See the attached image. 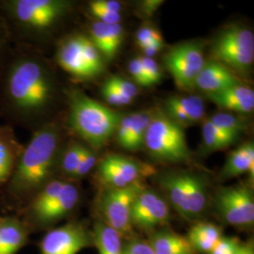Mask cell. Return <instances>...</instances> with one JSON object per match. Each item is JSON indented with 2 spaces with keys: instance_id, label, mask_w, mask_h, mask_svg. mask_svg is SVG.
Here are the masks:
<instances>
[{
  "instance_id": "obj_23",
  "label": "cell",
  "mask_w": 254,
  "mask_h": 254,
  "mask_svg": "<svg viewBox=\"0 0 254 254\" xmlns=\"http://www.w3.org/2000/svg\"><path fill=\"white\" fill-rule=\"evenodd\" d=\"M149 243L154 254H195L187 236L172 230H157L152 233Z\"/></svg>"
},
{
  "instance_id": "obj_20",
  "label": "cell",
  "mask_w": 254,
  "mask_h": 254,
  "mask_svg": "<svg viewBox=\"0 0 254 254\" xmlns=\"http://www.w3.org/2000/svg\"><path fill=\"white\" fill-rule=\"evenodd\" d=\"M87 34L100 51L105 61H110L118 52L124 40L125 30L121 24L107 25L95 21L90 25Z\"/></svg>"
},
{
  "instance_id": "obj_41",
  "label": "cell",
  "mask_w": 254,
  "mask_h": 254,
  "mask_svg": "<svg viewBox=\"0 0 254 254\" xmlns=\"http://www.w3.org/2000/svg\"><path fill=\"white\" fill-rule=\"evenodd\" d=\"M90 3L97 8L108 10L109 12H114V13H121L123 9L122 3L116 0H93V1H90Z\"/></svg>"
},
{
  "instance_id": "obj_42",
  "label": "cell",
  "mask_w": 254,
  "mask_h": 254,
  "mask_svg": "<svg viewBox=\"0 0 254 254\" xmlns=\"http://www.w3.org/2000/svg\"><path fill=\"white\" fill-rule=\"evenodd\" d=\"M164 47V42L163 40H160V41H155L154 43H152L151 45H149L148 46H146L145 48L141 49L142 50V53L144 57L147 58H152L157 54L159 51H161L163 49Z\"/></svg>"
},
{
  "instance_id": "obj_40",
  "label": "cell",
  "mask_w": 254,
  "mask_h": 254,
  "mask_svg": "<svg viewBox=\"0 0 254 254\" xmlns=\"http://www.w3.org/2000/svg\"><path fill=\"white\" fill-rule=\"evenodd\" d=\"M128 71H129V73H131L132 77L135 79V81L138 85H141V86H144V87H150L151 86L138 58H135V59H133L129 62Z\"/></svg>"
},
{
  "instance_id": "obj_24",
  "label": "cell",
  "mask_w": 254,
  "mask_h": 254,
  "mask_svg": "<svg viewBox=\"0 0 254 254\" xmlns=\"http://www.w3.org/2000/svg\"><path fill=\"white\" fill-rule=\"evenodd\" d=\"M222 236V229L218 225L199 221L192 225L187 238L195 253L209 254Z\"/></svg>"
},
{
  "instance_id": "obj_14",
  "label": "cell",
  "mask_w": 254,
  "mask_h": 254,
  "mask_svg": "<svg viewBox=\"0 0 254 254\" xmlns=\"http://www.w3.org/2000/svg\"><path fill=\"white\" fill-rule=\"evenodd\" d=\"M171 217L170 204L156 191L144 188L137 194L131 216L134 229L153 233L166 226Z\"/></svg>"
},
{
  "instance_id": "obj_8",
  "label": "cell",
  "mask_w": 254,
  "mask_h": 254,
  "mask_svg": "<svg viewBox=\"0 0 254 254\" xmlns=\"http://www.w3.org/2000/svg\"><path fill=\"white\" fill-rule=\"evenodd\" d=\"M211 57L231 71L248 73L254 64V33L241 26L226 27L214 40Z\"/></svg>"
},
{
  "instance_id": "obj_15",
  "label": "cell",
  "mask_w": 254,
  "mask_h": 254,
  "mask_svg": "<svg viewBox=\"0 0 254 254\" xmlns=\"http://www.w3.org/2000/svg\"><path fill=\"white\" fill-rule=\"evenodd\" d=\"M80 31L64 34L55 45V62L65 73L77 80L93 79L80 43Z\"/></svg>"
},
{
  "instance_id": "obj_39",
  "label": "cell",
  "mask_w": 254,
  "mask_h": 254,
  "mask_svg": "<svg viewBox=\"0 0 254 254\" xmlns=\"http://www.w3.org/2000/svg\"><path fill=\"white\" fill-rule=\"evenodd\" d=\"M124 254H154L149 241L133 237L125 245Z\"/></svg>"
},
{
  "instance_id": "obj_36",
  "label": "cell",
  "mask_w": 254,
  "mask_h": 254,
  "mask_svg": "<svg viewBox=\"0 0 254 254\" xmlns=\"http://www.w3.org/2000/svg\"><path fill=\"white\" fill-rule=\"evenodd\" d=\"M160 40H163L162 36L160 32L154 27L145 26V27H140L136 32V44L140 49H143L146 46L151 45L155 41H160Z\"/></svg>"
},
{
  "instance_id": "obj_21",
  "label": "cell",
  "mask_w": 254,
  "mask_h": 254,
  "mask_svg": "<svg viewBox=\"0 0 254 254\" xmlns=\"http://www.w3.org/2000/svg\"><path fill=\"white\" fill-rule=\"evenodd\" d=\"M30 230L18 216L0 218V254H16L28 243Z\"/></svg>"
},
{
  "instance_id": "obj_31",
  "label": "cell",
  "mask_w": 254,
  "mask_h": 254,
  "mask_svg": "<svg viewBox=\"0 0 254 254\" xmlns=\"http://www.w3.org/2000/svg\"><path fill=\"white\" fill-rule=\"evenodd\" d=\"M97 162V155L95 151L92 150L89 146L83 145L80 161L77 166V169L73 174L72 181H77L83 177L87 176L91 173V170L94 168Z\"/></svg>"
},
{
  "instance_id": "obj_17",
  "label": "cell",
  "mask_w": 254,
  "mask_h": 254,
  "mask_svg": "<svg viewBox=\"0 0 254 254\" xmlns=\"http://www.w3.org/2000/svg\"><path fill=\"white\" fill-rule=\"evenodd\" d=\"M207 97L220 109L240 114H248L254 111V90L241 82L222 91L207 94Z\"/></svg>"
},
{
  "instance_id": "obj_3",
  "label": "cell",
  "mask_w": 254,
  "mask_h": 254,
  "mask_svg": "<svg viewBox=\"0 0 254 254\" xmlns=\"http://www.w3.org/2000/svg\"><path fill=\"white\" fill-rule=\"evenodd\" d=\"M73 11L74 3L68 0H0V16L13 46L40 53Z\"/></svg>"
},
{
  "instance_id": "obj_6",
  "label": "cell",
  "mask_w": 254,
  "mask_h": 254,
  "mask_svg": "<svg viewBox=\"0 0 254 254\" xmlns=\"http://www.w3.org/2000/svg\"><path fill=\"white\" fill-rule=\"evenodd\" d=\"M168 203L182 218L195 221L208 207L207 185L202 177L190 173H164L158 178Z\"/></svg>"
},
{
  "instance_id": "obj_2",
  "label": "cell",
  "mask_w": 254,
  "mask_h": 254,
  "mask_svg": "<svg viewBox=\"0 0 254 254\" xmlns=\"http://www.w3.org/2000/svg\"><path fill=\"white\" fill-rule=\"evenodd\" d=\"M64 127L65 122L52 120L32 132L12 175L3 187L2 200L7 207L17 213L56 177L64 146Z\"/></svg>"
},
{
  "instance_id": "obj_4",
  "label": "cell",
  "mask_w": 254,
  "mask_h": 254,
  "mask_svg": "<svg viewBox=\"0 0 254 254\" xmlns=\"http://www.w3.org/2000/svg\"><path fill=\"white\" fill-rule=\"evenodd\" d=\"M64 96L67 130L81 138L92 150L103 148L116 133L122 115L74 87L64 89Z\"/></svg>"
},
{
  "instance_id": "obj_1",
  "label": "cell",
  "mask_w": 254,
  "mask_h": 254,
  "mask_svg": "<svg viewBox=\"0 0 254 254\" xmlns=\"http://www.w3.org/2000/svg\"><path fill=\"white\" fill-rule=\"evenodd\" d=\"M51 65L40 52L12 46L0 73V116L11 127L33 132L52 120L59 97Z\"/></svg>"
},
{
  "instance_id": "obj_43",
  "label": "cell",
  "mask_w": 254,
  "mask_h": 254,
  "mask_svg": "<svg viewBox=\"0 0 254 254\" xmlns=\"http://www.w3.org/2000/svg\"><path fill=\"white\" fill-rule=\"evenodd\" d=\"M161 3H163L162 1H145L142 4V11L148 14V15H152L156 9H158V7L161 5Z\"/></svg>"
},
{
  "instance_id": "obj_30",
  "label": "cell",
  "mask_w": 254,
  "mask_h": 254,
  "mask_svg": "<svg viewBox=\"0 0 254 254\" xmlns=\"http://www.w3.org/2000/svg\"><path fill=\"white\" fill-rule=\"evenodd\" d=\"M80 43L86 63L93 78H95L105 71V59L87 33H80Z\"/></svg>"
},
{
  "instance_id": "obj_26",
  "label": "cell",
  "mask_w": 254,
  "mask_h": 254,
  "mask_svg": "<svg viewBox=\"0 0 254 254\" xmlns=\"http://www.w3.org/2000/svg\"><path fill=\"white\" fill-rule=\"evenodd\" d=\"M83 145L76 140H71L64 144V148L60 154L57 173L62 175L63 179L71 180L75 173L78 163L81 157Z\"/></svg>"
},
{
  "instance_id": "obj_11",
  "label": "cell",
  "mask_w": 254,
  "mask_h": 254,
  "mask_svg": "<svg viewBox=\"0 0 254 254\" xmlns=\"http://www.w3.org/2000/svg\"><path fill=\"white\" fill-rule=\"evenodd\" d=\"M164 64L179 89L190 90L205 64L202 46L192 42L173 46L165 55Z\"/></svg>"
},
{
  "instance_id": "obj_19",
  "label": "cell",
  "mask_w": 254,
  "mask_h": 254,
  "mask_svg": "<svg viewBox=\"0 0 254 254\" xmlns=\"http://www.w3.org/2000/svg\"><path fill=\"white\" fill-rule=\"evenodd\" d=\"M240 83L233 71L216 61H205L203 68L198 75L195 86L206 94L222 91L230 86Z\"/></svg>"
},
{
  "instance_id": "obj_37",
  "label": "cell",
  "mask_w": 254,
  "mask_h": 254,
  "mask_svg": "<svg viewBox=\"0 0 254 254\" xmlns=\"http://www.w3.org/2000/svg\"><path fill=\"white\" fill-rule=\"evenodd\" d=\"M101 91H102V95H103L104 99L112 106L123 107V106L130 105L133 102L131 99L127 98L126 96L121 94L119 91L111 88L107 83H105L103 85Z\"/></svg>"
},
{
  "instance_id": "obj_16",
  "label": "cell",
  "mask_w": 254,
  "mask_h": 254,
  "mask_svg": "<svg viewBox=\"0 0 254 254\" xmlns=\"http://www.w3.org/2000/svg\"><path fill=\"white\" fill-rule=\"evenodd\" d=\"M164 113L184 128L204 121L205 106L203 100L196 95L173 96L165 102Z\"/></svg>"
},
{
  "instance_id": "obj_38",
  "label": "cell",
  "mask_w": 254,
  "mask_h": 254,
  "mask_svg": "<svg viewBox=\"0 0 254 254\" xmlns=\"http://www.w3.org/2000/svg\"><path fill=\"white\" fill-rule=\"evenodd\" d=\"M89 11L101 23L107 24V25H115V24H120L122 20V15L121 13H114V12H109L108 10L97 8L93 6L91 3L89 2L88 4Z\"/></svg>"
},
{
  "instance_id": "obj_12",
  "label": "cell",
  "mask_w": 254,
  "mask_h": 254,
  "mask_svg": "<svg viewBox=\"0 0 254 254\" xmlns=\"http://www.w3.org/2000/svg\"><path fill=\"white\" fill-rule=\"evenodd\" d=\"M154 173L153 167L118 154L103 158L97 168L99 181L105 188L111 189H126L142 183L144 178Z\"/></svg>"
},
{
  "instance_id": "obj_35",
  "label": "cell",
  "mask_w": 254,
  "mask_h": 254,
  "mask_svg": "<svg viewBox=\"0 0 254 254\" xmlns=\"http://www.w3.org/2000/svg\"><path fill=\"white\" fill-rule=\"evenodd\" d=\"M140 64L143 67L144 73L150 82L151 86L154 84H157L162 78V73L159 69V66L157 63L152 58H147L144 56H138L137 57Z\"/></svg>"
},
{
  "instance_id": "obj_7",
  "label": "cell",
  "mask_w": 254,
  "mask_h": 254,
  "mask_svg": "<svg viewBox=\"0 0 254 254\" xmlns=\"http://www.w3.org/2000/svg\"><path fill=\"white\" fill-rule=\"evenodd\" d=\"M143 145L149 154L158 160L172 163H184L190 160L184 128L162 111L154 112L146 131Z\"/></svg>"
},
{
  "instance_id": "obj_44",
  "label": "cell",
  "mask_w": 254,
  "mask_h": 254,
  "mask_svg": "<svg viewBox=\"0 0 254 254\" xmlns=\"http://www.w3.org/2000/svg\"><path fill=\"white\" fill-rule=\"evenodd\" d=\"M237 254H254V244L253 240L242 242Z\"/></svg>"
},
{
  "instance_id": "obj_22",
  "label": "cell",
  "mask_w": 254,
  "mask_h": 254,
  "mask_svg": "<svg viewBox=\"0 0 254 254\" xmlns=\"http://www.w3.org/2000/svg\"><path fill=\"white\" fill-rule=\"evenodd\" d=\"M245 173H249L252 178H254V145L253 141H249L230 153L221 170L219 178L221 180H227Z\"/></svg>"
},
{
  "instance_id": "obj_18",
  "label": "cell",
  "mask_w": 254,
  "mask_h": 254,
  "mask_svg": "<svg viewBox=\"0 0 254 254\" xmlns=\"http://www.w3.org/2000/svg\"><path fill=\"white\" fill-rule=\"evenodd\" d=\"M24 146L15 135L13 127L0 125V187L9 181Z\"/></svg>"
},
{
  "instance_id": "obj_28",
  "label": "cell",
  "mask_w": 254,
  "mask_h": 254,
  "mask_svg": "<svg viewBox=\"0 0 254 254\" xmlns=\"http://www.w3.org/2000/svg\"><path fill=\"white\" fill-rule=\"evenodd\" d=\"M202 144L206 151L215 152L226 149L236 142L235 139L222 133L207 119L202 122Z\"/></svg>"
},
{
  "instance_id": "obj_29",
  "label": "cell",
  "mask_w": 254,
  "mask_h": 254,
  "mask_svg": "<svg viewBox=\"0 0 254 254\" xmlns=\"http://www.w3.org/2000/svg\"><path fill=\"white\" fill-rule=\"evenodd\" d=\"M209 120L222 133L226 134L236 141L245 130L244 122L232 113L218 112Z\"/></svg>"
},
{
  "instance_id": "obj_5",
  "label": "cell",
  "mask_w": 254,
  "mask_h": 254,
  "mask_svg": "<svg viewBox=\"0 0 254 254\" xmlns=\"http://www.w3.org/2000/svg\"><path fill=\"white\" fill-rule=\"evenodd\" d=\"M75 182L55 177L16 213L30 232L52 229L72 214L80 201Z\"/></svg>"
},
{
  "instance_id": "obj_9",
  "label": "cell",
  "mask_w": 254,
  "mask_h": 254,
  "mask_svg": "<svg viewBox=\"0 0 254 254\" xmlns=\"http://www.w3.org/2000/svg\"><path fill=\"white\" fill-rule=\"evenodd\" d=\"M143 183H138L126 189L105 188L99 201L100 220L116 230L128 239L134 237V227L131 216L134 200L144 189Z\"/></svg>"
},
{
  "instance_id": "obj_27",
  "label": "cell",
  "mask_w": 254,
  "mask_h": 254,
  "mask_svg": "<svg viewBox=\"0 0 254 254\" xmlns=\"http://www.w3.org/2000/svg\"><path fill=\"white\" fill-rule=\"evenodd\" d=\"M154 116V111H141L134 113L133 123L129 136L124 145L127 151H136L143 145L146 131L149 124Z\"/></svg>"
},
{
  "instance_id": "obj_25",
  "label": "cell",
  "mask_w": 254,
  "mask_h": 254,
  "mask_svg": "<svg viewBox=\"0 0 254 254\" xmlns=\"http://www.w3.org/2000/svg\"><path fill=\"white\" fill-rule=\"evenodd\" d=\"M91 236L92 243L97 249L98 254H124L123 236L100 219L93 223Z\"/></svg>"
},
{
  "instance_id": "obj_45",
  "label": "cell",
  "mask_w": 254,
  "mask_h": 254,
  "mask_svg": "<svg viewBox=\"0 0 254 254\" xmlns=\"http://www.w3.org/2000/svg\"><path fill=\"white\" fill-rule=\"evenodd\" d=\"M1 217H2V216H1V215H0V218H1Z\"/></svg>"
},
{
  "instance_id": "obj_32",
  "label": "cell",
  "mask_w": 254,
  "mask_h": 254,
  "mask_svg": "<svg viewBox=\"0 0 254 254\" xmlns=\"http://www.w3.org/2000/svg\"><path fill=\"white\" fill-rule=\"evenodd\" d=\"M106 83L114 90L119 91L121 94L132 101L136 98V95H138V89L134 83L128 81L126 78H123L118 75L111 76Z\"/></svg>"
},
{
  "instance_id": "obj_34",
  "label": "cell",
  "mask_w": 254,
  "mask_h": 254,
  "mask_svg": "<svg viewBox=\"0 0 254 254\" xmlns=\"http://www.w3.org/2000/svg\"><path fill=\"white\" fill-rule=\"evenodd\" d=\"M241 244L236 236H222L209 254H237Z\"/></svg>"
},
{
  "instance_id": "obj_10",
  "label": "cell",
  "mask_w": 254,
  "mask_h": 254,
  "mask_svg": "<svg viewBox=\"0 0 254 254\" xmlns=\"http://www.w3.org/2000/svg\"><path fill=\"white\" fill-rule=\"evenodd\" d=\"M215 206L219 217L229 225L241 229L254 225V191L249 185L220 188L216 194Z\"/></svg>"
},
{
  "instance_id": "obj_13",
  "label": "cell",
  "mask_w": 254,
  "mask_h": 254,
  "mask_svg": "<svg viewBox=\"0 0 254 254\" xmlns=\"http://www.w3.org/2000/svg\"><path fill=\"white\" fill-rule=\"evenodd\" d=\"M93 246L91 230L83 220L52 228L40 243V254H77Z\"/></svg>"
},
{
  "instance_id": "obj_33",
  "label": "cell",
  "mask_w": 254,
  "mask_h": 254,
  "mask_svg": "<svg viewBox=\"0 0 254 254\" xmlns=\"http://www.w3.org/2000/svg\"><path fill=\"white\" fill-rule=\"evenodd\" d=\"M12 46L13 44L9 36V30L4 20L0 16V73L2 72Z\"/></svg>"
}]
</instances>
